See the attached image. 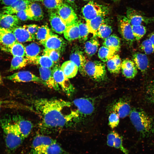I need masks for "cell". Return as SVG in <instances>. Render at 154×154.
I'll return each mask as SVG.
<instances>
[{
    "label": "cell",
    "mask_w": 154,
    "mask_h": 154,
    "mask_svg": "<svg viewBox=\"0 0 154 154\" xmlns=\"http://www.w3.org/2000/svg\"><path fill=\"white\" fill-rule=\"evenodd\" d=\"M118 21L119 32L123 38L129 44L135 40L132 25L126 17L123 15L118 16Z\"/></svg>",
    "instance_id": "9"
},
{
    "label": "cell",
    "mask_w": 154,
    "mask_h": 154,
    "mask_svg": "<svg viewBox=\"0 0 154 154\" xmlns=\"http://www.w3.org/2000/svg\"><path fill=\"white\" fill-rule=\"evenodd\" d=\"M28 60L29 63L38 65L43 68H51L54 66L55 63L48 56L44 54L42 56L38 55Z\"/></svg>",
    "instance_id": "29"
},
{
    "label": "cell",
    "mask_w": 154,
    "mask_h": 154,
    "mask_svg": "<svg viewBox=\"0 0 154 154\" xmlns=\"http://www.w3.org/2000/svg\"><path fill=\"white\" fill-rule=\"evenodd\" d=\"M18 0H0V2L5 6H9Z\"/></svg>",
    "instance_id": "50"
},
{
    "label": "cell",
    "mask_w": 154,
    "mask_h": 154,
    "mask_svg": "<svg viewBox=\"0 0 154 154\" xmlns=\"http://www.w3.org/2000/svg\"><path fill=\"white\" fill-rule=\"evenodd\" d=\"M78 25L79 33L78 39L80 42H83L87 39L89 32L86 23L78 20Z\"/></svg>",
    "instance_id": "41"
},
{
    "label": "cell",
    "mask_w": 154,
    "mask_h": 154,
    "mask_svg": "<svg viewBox=\"0 0 154 154\" xmlns=\"http://www.w3.org/2000/svg\"><path fill=\"white\" fill-rule=\"evenodd\" d=\"M41 44L45 48L55 50L61 53L65 51L66 46V41L62 37L52 32Z\"/></svg>",
    "instance_id": "11"
},
{
    "label": "cell",
    "mask_w": 154,
    "mask_h": 154,
    "mask_svg": "<svg viewBox=\"0 0 154 154\" xmlns=\"http://www.w3.org/2000/svg\"><path fill=\"white\" fill-rule=\"evenodd\" d=\"M83 0L86 1H88V0Z\"/></svg>",
    "instance_id": "56"
},
{
    "label": "cell",
    "mask_w": 154,
    "mask_h": 154,
    "mask_svg": "<svg viewBox=\"0 0 154 154\" xmlns=\"http://www.w3.org/2000/svg\"><path fill=\"white\" fill-rule=\"evenodd\" d=\"M107 144L109 147L120 150L124 154H129L124 146L122 137L115 131H111L107 136Z\"/></svg>",
    "instance_id": "14"
},
{
    "label": "cell",
    "mask_w": 154,
    "mask_h": 154,
    "mask_svg": "<svg viewBox=\"0 0 154 154\" xmlns=\"http://www.w3.org/2000/svg\"><path fill=\"white\" fill-rule=\"evenodd\" d=\"M112 31V29L110 26L104 23L101 25L97 30L96 37L105 39L110 35Z\"/></svg>",
    "instance_id": "40"
},
{
    "label": "cell",
    "mask_w": 154,
    "mask_h": 154,
    "mask_svg": "<svg viewBox=\"0 0 154 154\" xmlns=\"http://www.w3.org/2000/svg\"><path fill=\"white\" fill-rule=\"evenodd\" d=\"M121 60L117 54L114 55L107 62L108 70L111 73H118L121 69Z\"/></svg>",
    "instance_id": "34"
},
{
    "label": "cell",
    "mask_w": 154,
    "mask_h": 154,
    "mask_svg": "<svg viewBox=\"0 0 154 154\" xmlns=\"http://www.w3.org/2000/svg\"><path fill=\"white\" fill-rule=\"evenodd\" d=\"M72 105V102L61 99L41 98L34 100L33 107L41 118V131L49 133L63 127L70 122L69 114H65L63 111Z\"/></svg>",
    "instance_id": "1"
},
{
    "label": "cell",
    "mask_w": 154,
    "mask_h": 154,
    "mask_svg": "<svg viewBox=\"0 0 154 154\" xmlns=\"http://www.w3.org/2000/svg\"><path fill=\"white\" fill-rule=\"evenodd\" d=\"M17 41L20 43L34 40L35 39L23 26H17L11 30Z\"/></svg>",
    "instance_id": "25"
},
{
    "label": "cell",
    "mask_w": 154,
    "mask_h": 154,
    "mask_svg": "<svg viewBox=\"0 0 154 154\" xmlns=\"http://www.w3.org/2000/svg\"><path fill=\"white\" fill-rule=\"evenodd\" d=\"M84 70L85 76L87 75L95 81H102L106 78L105 64L100 61L86 60Z\"/></svg>",
    "instance_id": "5"
},
{
    "label": "cell",
    "mask_w": 154,
    "mask_h": 154,
    "mask_svg": "<svg viewBox=\"0 0 154 154\" xmlns=\"http://www.w3.org/2000/svg\"><path fill=\"white\" fill-rule=\"evenodd\" d=\"M60 68L65 76L68 79L74 77L78 69V66L70 60L64 62Z\"/></svg>",
    "instance_id": "30"
},
{
    "label": "cell",
    "mask_w": 154,
    "mask_h": 154,
    "mask_svg": "<svg viewBox=\"0 0 154 154\" xmlns=\"http://www.w3.org/2000/svg\"><path fill=\"white\" fill-rule=\"evenodd\" d=\"M63 34L65 39L68 41L78 38L79 33L78 20L67 25Z\"/></svg>",
    "instance_id": "26"
},
{
    "label": "cell",
    "mask_w": 154,
    "mask_h": 154,
    "mask_svg": "<svg viewBox=\"0 0 154 154\" xmlns=\"http://www.w3.org/2000/svg\"><path fill=\"white\" fill-rule=\"evenodd\" d=\"M29 20L40 21L44 17V13L40 5L32 1L25 9Z\"/></svg>",
    "instance_id": "20"
},
{
    "label": "cell",
    "mask_w": 154,
    "mask_h": 154,
    "mask_svg": "<svg viewBox=\"0 0 154 154\" xmlns=\"http://www.w3.org/2000/svg\"><path fill=\"white\" fill-rule=\"evenodd\" d=\"M49 20L52 29L56 33L62 34L66 25L57 13L56 10H49Z\"/></svg>",
    "instance_id": "16"
},
{
    "label": "cell",
    "mask_w": 154,
    "mask_h": 154,
    "mask_svg": "<svg viewBox=\"0 0 154 154\" xmlns=\"http://www.w3.org/2000/svg\"><path fill=\"white\" fill-rule=\"evenodd\" d=\"M121 69L123 74L128 79L134 78L138 72L137 68L134 62L127 58L121 62Z\"/></svg>",
    "instance_id": "22"
},
{
    "label": "cell",
    "mask_w": 154,
    "mask_h": 154,
    "mask_svg": "<svg viewBox=\"0 0 154 154\" xmlns=\"http://www.w3.org/2000/svg\"><path fill=\"white\" fill-rule=\"evenodd\" d=\"M1 48L3 51L10 52L13 56H26L25 46L21 43L17 41L9 47L1 46Z\"/></svg>",
    "instance_id": "28"
},
{
    "label": "cell",
    "mask_w": 154,
    "mask_h": 154,
    "mask_svg": "<svg viewBox=\"0 0 154 154\" xmlns=\"http://www.w3.org/2000/svg\"><path fill=\"white\" fill-rule=\"evenodd\" d=\"M23 27L35 39H36V35L39 27L38 25L35 24L25 25Z\"/></svg>",
    "instance_id": "47"
},
{
    "label": "cell",
    "mask_w": 154,
    "mask_h": 154,
    "mask_svg": "<svg viewBox=\"0 0 154 154\" xmlns=\"http://www.w3.org/2000/svg\"><path fill=\"white\" fill-rule=\"evenodd\" d=\"M29 63V60L26 57L13 56L11 61L9 71H11L20 69L25 67Z\"/></svg>",
    "instance_id": "36"
},
{
    "label": "cell",
    "mask_w": 154,
    "mask_h": 154,
    "mask_svg": "<svg viewBox=\"0 0 154 154\" xmlns=\"http://www.w3.org/2000/svg\"><path fill=\"white\" fill-rule=\"evenodd\" d=\"M146 95L148 100L154 104V83L147 88L146 91Z\"/></svg>",
    "instance_id": "48"
},
{
    "label": "cell",
    "mask_w": 154,
    "mask_h": 154,
    "mask_svg": "<svg viewBox=\"0 0 154 154\" xmlns=\"http://www.w3.org/2000/svg\"><path fill=\"white\" fill-rule=\"evenodd\" d=\"M43 3L49 10H56L64 3L63 0H43Z\"/></svg>",
    "instance_id": "43"
},
{
    "label": "cell",
    "mask_w": 154,
    "mask_h": 154,
    "mask_svg": "<svg viewBox=\"0 0 154 154\" xmlns=\"http://www.w3.org/2000/svg\"><path fill=\"white\" fill-rule=\"evenodd\" d=\"M52 32L47 25H43L39 27L37 32L36 39L41 44L44 42Z\"/></svg>",
    "instance_id": "38"
},
{
    "label": "cell",
    "mask_w": 154,
    "mask_h": 154,
    "mask_svg": "<svg viewBox=\"0 0 154 154\" xmlns=\"http://www.w3.org/2000/svg\"><path fill=\"white\" fill-rule=\"evenodd\" d=\"M44 54L48 56L54 63H57L59 60L61 52L57 50L45 48L44 51Z\"/></svg>",
    "instance_id": "44"
},
{
    "label": "cell",
    "mask_w": 154,
    "mask_h": 154,
    "mask_svg": "<svg viewBox=\"0 0 154 154\" xmlns=\"http://www.w3.org/2000/svg\"><path fill=\"white\" fill-rule=\"evenodd\" d=\"M12 121L17 126L22 136L25 139L27 137L33 128L32 123L19 115H15L13 116Z\"/></svg>",
    "instance_id": "15"
},
{
    "label": "cell",
    "mask_w": 154,
    "mask_h": 154,
    "mask_svg": "<svg viewBox=\"0 0 154 154\" xmlns=\"http://www.w3.org/2000/svg\"><path fill=\"white\" fill-rule=\"evenodd\" d=\"M17 41L11 30L0 26V44L1 46L9 47Z\"/></svg>",
    "instance_id": "24"
},
{
    "label": "cell",
    "mask_w": 154,
    "mask_h": 154,
    "mask_svg": "<svg viewBox=\"0 0 154 154\" xmlns=\"http://www.w3.org/2000/svg\"><path fill=\"white\" fill-rule=\"evenodd\" d=\"M56 11L66 26L78 20L77 15L73 9L66 3L64 2Z\"/></svg>",
    "instance_id": "13"
},
{
    "label": "cell",
    "mask_w": 154,
    "mask_h": 154,
    "mask_svg": "<svg viewBox=\"0 0 154 154\" xmlns=\"http://www.w3.org/2000/svg\"><path fill=\"white\" fill-rule=\"evenodd\" d=\"M32 1L29 0H18L10 5L5 6L3 13L14 14L25 9Z\"/></svg>",
    "instance_id": "23"
},
{
    "label": "cell",
    "mask_w": 154,
    "mask_h": 154,
    "mask_svg": "<svg viewBox=\"0 0 154 154\" xmlns=\"http://www.w3.org/2000/svg\"><path fill=\"white\" fill-rule=\"evenodd\" d=\"M99 43L98 40L93 37L86 41L84 45V51L86 53L90 56L94 55L97 51Z\"/></svg>",
    "instance_id": "35"
},
{
    "label": "cell",
    "mask_w": 154,
    "mask_h": 154,
    "mask_svg": "<svg viewBox=\"0 0 154 154\" xmlns=\"http://www.w3.org/2000/svg\"><path fill=\"white\" fill-rule=\"evenodd\" d=\"M109 109L110 112L116 113L121 118L128 116L131 111L129 102L125 98H121L114 102L110 105Z\"/></svg>",
    "instance_id": "8"
},
{
    "label": "cell",
    "mask_w": 154,
    "mask_h": 154,
    "mask_svg": "<svg viewBox=\"0 0 154 154\" xmlns=\"http://www.w3.org/2000/svg\"><path fill=\"white\" fill-rule=\"evenodd\" d=\"M65 1L70 4H72L74 2L75 0H64Z\"/></svg>",
    "instance_id": "52"
},
{
    "label": "cell",
    "mask_w": 154,
    "mask_h": 154,
    "mask_svg": "<svg viewBox=\"0 0 154 154\" xmlns=\"http://www.w3.org/2000/svg\"><path fill=\"white\" fill-rule=\"evenodd\" d=\"M114 0L116 1V0Z\"/></svg>",
    "instance_id": "57"
},
{
    "label": "cell",
    "mask_w": 154,
    "mask_h": 154,
    "mask_svg": "<svg viewBox=\"0 0 154 154\" xmlns=\"http://www.w3.org/2000/svg\"><path fill=\"white\" fill-rule=\"evenodd\" d=\"M25 47V57L28 59L38 56L41 50L40 47L35 42L31 43L27 45Z\"/></svg>",
    "instance_id": "37"
},
{
    "label": "cell",
    "mask_w": 154,
    "mask_h": 154,
    "mask_svg": "<svg viewBox=\"0 0 154 154\" xmlns=\"http://www.w3.org/2000/svg\"><path fill=\"white\" fill-rule=\"evenodd\" d=\"M116 51L104 46L99 48L98 53L99 58L104 62H107L115 54Z\"/></svg>",
    "instance_id": "39"
},
{
    "label": "cell",
    "mask_w": 154,
    "mask_h": 154,
    "mask_svg": "<svg viewBox=\"0 0 154 154\" xmlns=\"http://www.w3.org/2000/svg\"><path fill=\"white\" fill-rule=\"evenodd\" d=\"M39 72L40 78L44 82L45 85L54 90H59V86L54 79L52 69L40 66Z\"/></svg>",
    "instance_id": "17"
},
{
    "label": "cell",
    "mask_w": 154,
    "mask_h": 154,
    "mask_svg": "<svg viewBox=\"0 0 154 154\" xmlns=\"http://www.w3.org/2000/svg\"><path fill=\"white\" fill-rule=\"evenodd\" d=\"M141 48L147 54H151L154 52V45L149 39L145 40L142 42Z\"/></svg>",
    "instance_id": "45"
},
{
    "label": "cell",
    "mask_w": 154,
    "mask_h": 154,
    "mask_svg": "<svg viewBox=\"0 0 154 154\" xmlns=\"http://www.w3.org/2000/svg\"><path fill=\"white\" fill-rule=\"evenodd\" d=\"M5 79L14 82H34L45 84L40 78L29 71H20L11 75L4 77Z\"/></svg>",
    "instance_id": "10"
},
{
    "label": "cell",
    "mask_w": 154,
    "mask_h": 154,
    "mask_svg": "<svg viewBox=\"0 0 154 154\" xmlns=\"http://www.w3.org/2000/svg\"><path fill=\"white\" fill-rule=\"evenodd\" d=\"M15 14L20 20L27 21L29 20L26 14L25 9L20 11Z\"/></svg>",
    "instance_id": "49"
},
{
    "label": "cell",
    "mask_w": 154,
    "mask_h": 154,
    "mask_svg": "<svg viewBox=\"0 0 154 154\" xmlns=\"http://www.w3.org/2000/svg\"><path fill=\"white\" fill-rule=\"evenodd\" d=\"M119 118L116 113L111 112L108 117V125L112 129L117 126L119 123Z\"/></svg>",
    "instance_id": "46"
},
{
    "label": "cell",
    "mask_w": 154,
    "mask_h": 154,
    "mask_svg": "<svg viewBox=\"0 0 154 154\" xmlns=\"http://www.w3.org/2000/svg\"><path fill=\"white\" fill-rule=\"evenodd\" d=\"M27 154H71L56 142L52 144L31 149Z\"/></svg>",
    "instance_id": "12"
},
{
    "label": "cell",
    "mask_w": 154,
    "mask_h": 154,
    "mask_svg": "<svg viewBox=\"0 0 154 154\" xmlns=\"http://www.w3.org/2000/svg\"><path fill=\"white\" fill-rule=\"evenodd\" d=\"M56 142V141L55 140L49 136L38 135L34 138L32 143L31 149L49 145Z\"/></svg>",
    "instance_id": "31"
},
{
    "label": "cell",
    "mask_w": 154,
    "mask_h": 154,
    "mask_svg": "<svg viewBox=\"0 0 154 154\" xmlns=\"http://www.w3.org/2000/svg\"><path fill=\"white\" fill-rule=\"evenodd\" d=\"M72 102L75 108L73 110L76 117V123L86 122L94 113L95 102L93 98H81L74 100Z\"/></svg>",
    "instance_id": "4"
},
{
    "label": "cell",
    "mask_w": 154,
    "mask_h": 154,
    "mask_svg": "<svg viewBox=\"0 0 154 154\" xmlns=\"http://www.w3.org/2000/svg\"><path fill=\"white\" fill-rule=\"evenodd\" d=\"M133 59L137 68L139 70L143 72L147 70L149 66V61L145 54L136 52L133 54Z\"/></svg>",
    "instance_id": "27"
},
{
    "label": "cell",
    "mask_w": 154,
    "mask_h": 154,
    "mask_svg": "<svg viewBox=\"0 0 154 154\" xmlns=\"http://www.w3.org/2000/svg\"><path fill=\"white\" fill-rule=\"evenodd\" d=\"M126 17L132 25H141L143 23H149L154 20V19L146 17L132 8L127 10Z\"/></svg>",
    "instance_id": "18"
},
{
    "label": "cell",
    "mask_w": 154,
    "mask_h": 154,
    "mask_svg": "<svg viewBox=\"0 0 154 154\" xmlns=\"http://www.w3.org/2000/svg\"><path fill=\"white\" fill-rule=\"evenodd\" d=\"M53 75L56 82L60 86L63 91L68 96L72 95L74 93V88L66 78L58 64L55 65L52 69Z\"/></svg>",
    "instance_id": "6"
},
{
    "label": "cell",
    "mask_w": 154,
    "mask_h": 154,
    "mask_svg": "<svg viewBox=\"0 0 154 154\" xmlns=\"http://www.w3.org/2000/svg\"><path fill=\"white\" fill-rule=\"evenodd\" d=\"M31 1H43V0H29Z\"/></svg>",
    "instance_id": "55"
},
{
    "label": "cell",
    "mask_w": 154,
    "mask_h": 154,
    "mask_svg": "<svg viewBox=\"0 0 154 154\" xmlns=\"http://www.w3.org/2000/svg\"><path fill=\"white\" fill-rule=\"evenodd\" d=\"M0 84L1 85L3 84V82L2 78L1 76L0 72Z\"/></svg>",
    "instance_id": "53"
},
{
    "label": "cell",
    "mask_w": 154,
    "mask_h": 154,
    "mask_svg": "<svg viewBox=\"0 0 154 154\" xmlns=\"http://www.w3.org/2000/svg\"><path fill=\"white\" fill-rule=\"evenodd\" d=\"M106 16H99L93 19L86 21L89 32L93 34V37H96V32L101 25L104 23Z\"/></svg>",
    "instance_id": "32"
},
{
    "label": "cell",
    "mask_w": 154,
    "mask_h": 154,
    "mask_svg": "<svg viewBox=\"0 0 154 154\" xmlns=\"http://www.w3.org/2000/svg\"><path fill=\"white\" fill-rule=\"evenodd\" d=\"M70 60L78 67L80 73L85 76L84 67L86 60L83 52L77 46L73 48L70 56Z\"/></svg>",
    "instance_id": "19"
},
{
    "label": "cell",
    "mask_w": 154,
    "mask_h": 154,
    "mask_svg": "<svg viewBox=\"0 0 154 154\" xmlns=\"http://www.w3.org/2000/svg\"><path fill=\"white\" fill-rule=\"evenodd\" d=\"M133 34L135 39L137 40L140 39L145 34L146 28L141 25H132Z\"/></svg>",
    "instance_id": "42"
},
{
    "label": "cell",
    "mask_w": 154,
    "mask_h": 154,
    "mask_svg": "<svg viewBox=\"0 0 154 154\" xmlns=\"http://www.w3.org/2000/svg\"><path fill=\"white\" fill-rule=\"evenodd\" d=\"M20 20L16 15L0 13V26L12 30L18 26Z\"/></svg>",
    "instance_id": "21"
},
{
    "label": "cell",
    "mask_w": 154,
    "mask_h": 154,
    "mask_svg": "<svg viewBox=\"0 0 154 154\" xmlns=\"http://www.w3.org/2000/svg\"><path fill=\"white\" fill-rule=\"evenodd\" d=\"M4 103V102L0 99V112L1 106Z\"/></svg>",
    "instance_id": "54"
},
{
    "label": "cell",
    "mask_w": 154,
    "mask_h": 154,
    "mask_svg": "<svg viewBox=\"0 0 154 154\" xmlns=\"http://www.w3.org/2000/svg\"><path fill=\"white\" fill-rule=\"evenodd\" d=\"M149 39L154 45V33L150 35Z\"/></svg>",
    "instance_id": "51"
},
{
    "label": "cell",
    "mask_w": 154,
    "mask_h": 154,
    "mask_svg": "<svg viewBox=\"0 0 154 154\" xmlns=\"http://www.w3.org/2000/svg\"><path fill=\"white\" fill-rule=\"evenodd\" d=\"M103 45L115 51H119L121 43L119 38L115 34H112L106 38L103 42Z\"/></svg>",
    "instance_id": "33"
},
{
    "label": "cell",
    "mask_w": 154,
    "mask_h": 154,
    "mask_svg": "<svg viewBox=\"0 0 154 154\" xmlns=\"http://www.w3.org/2000/svg\"><path fill=\"white\" fill-rule=\"evenodd\" d=\"M0 124L3 131L6 147L8 151L13 152L19 147L25 139L10 118L4 117L0 119Z\"/></svg>",
    "instance_id": "3"
},
{
    "label": "cell",
    "mask_w": 154,
    "mask_h": 154,
    "mask_svg": "<svg viewBox=\"0 0 154 154\" xmlns=\"http://www.w3.org/2000/svg\"><path fill=\"white\" fill-rule=\"evenodd\" d=\"M129 117L133 126L142 137L154 134V119L143 110L138 108L133 109Z\"/></svg>",
    "instance_id": "2"
},
{
    "label": "cell",
    "mask_w": 154,
    "mask_h": 154,
    "mask_svg": "<svg viewBox=\"0 0 154 154\" xmlns=\"http://www.w3.org/2000/svg\"><path fill=\"white\" fill-rule=\"evenodd\" d=\"M108 11L106 7L92 1H89L82 9V13L86 21L99 16L106 15Z\"/></svg>",
    "instance_id": "7"
}]
</instances>
